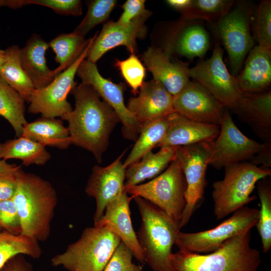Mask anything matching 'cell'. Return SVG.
I'll list each match as a JSON object with an SVG mask.
<instances>
[{"instance_id": "cell-1", "label": "cell", "mask_w": 271, "mask_h": 271, "mask_svg": "<svg viewBox=\"0 0 271 271\" xmlns=\"http://www.w3.org/2000/svg\"><path fill=\"white\" fill-rule=\"evenodd\" d=\"M71 93L75 108L61 119L68 122L72 144L91 153L100 163L108 148L110 135L119 119L90 85L81 82Z\"/></svg>"}, {"instance_id": "cell-2", "label": "cell", "mask_w": 271, "mask_h": 271, "mask_svg": "<svg viewBox=\"0 0 271 271\" xmlns=\"http://www.w3.org/2000/svg\"><path fill=\"white\" fill-rule=\"evenodd\" d=\"M13 200L20 218L22 234L38 241L47 240L58 202L52 184L39 176L22 170Z\"/></svg>"}, {"instance_id": "cell-3", "label": "cell", "mask_w": 271, "mask_h": 271, "mask_svg": "<svg viewBox=\"0 0 271 271\" xmlns=\"http://www.w3.org/2000/svg\"><path fill=\"white\" fill-rule=\"evenodd\" d=\"M248 231L225 241L206 254L179 249L171 259L172 271H257L261 262L259 251L251 245Z\"/></svg>"}, {"instance_id": "cell-4", "label": "cell", "mask_w": 271, "mask_h": 271, "mask_svg": "<svg viewBox=\"0 0 271 271\" xmlns=\"http://www.w3.org/2000/svg\"><path fill=\"white\" fill-rule=\"evenodd\" d=\"M142 222L137 237L145 263L153 271H172V248L180 231L179 222L162 209L139 196L133 198Z\"/></svg>"}, {"instance_id": "cell-5", "label": "cell", "mask_w": 271, "mask_h": 271, "mask_svg": "<svg viewBox=\"0 0 271 271\" xmlns=\"http://www.w3.org/2000/svg\"><path fill=\"white\" fill-rule=\"evenodd\" d=\"M120 242V238L106 226L87 227L76 241L53 256L51 262L69 271H103Z\"/></svg>"}, {"instance_id": "cell-6", "label": "cell", "mask_w": 271, "mask_h": 271, "mask_svg": "<svg viewBox=\"0 0 271 271\" xmlns=\"http://www.w3.org/2000/svg\"><path fill=\"white\" fill-rule=\"evenodd\" d=\"M224 177L213 184L214 213L217 219L245 206L257 198L251 195L258 181L271 175L270 169L256 166L249 162L224 168Z\"/></svg>"}, {"instance_id": "cell-7", "label": "cell", "mask_w": 271, "mask_h": 271, "mask_svg": "<svg viewBox=\"0 0 271 271\" xmlns=\"http://www.w3.org/2000/svg\"><path fill=\"white\" fill-rule=\"evenodd\" d=\"M186 183L177 157L168 168L149 182L124 186V191L140 197L159 207L180 223L186 205Z\"/></svg>"}, {"instance_id": "cell-8", "label": "cell", "mask_w": 271, "mask_h": 271, "mask_svg": "<svg viewBox=\"0 0 271 271\" xmlns=\"http://www.w3.org/2000/svg\"><path fill=\"white\" fill-rule=\"evenodd\" d=\"M253 15L249 4L241 2L212 26L227 52L232 75L235 77L254 44L250 31Z\"/></svg>"}, {"instance_id": "cell-9", "label": "cell", "mask_w": 271, "mask_h": 271, "mask_svg": "<svg viewBox=\"0 0 271 271\" xmlns=\"http://www.w3.org/2000/svg\"><path fill=\"white\" fill-rule=\"evenodd\" d=\"M258 214V209L245 206L212 229L192 233L179 231L175 244L179 249L197 253L214 251L229 238L250 231L257 222Z\"/></svg>"}, {"instance_id": "cell-10", "label": "cell", "mask_w": 271, "mask_h": 271, "mask_svg": "<svg viewBox=\"0 0 271 271\" xmlns=\"http://www.w3.org/2000/svg\"><path fill=\"white\" fill-rule=\"evenodd\" d=\"M98 34L96 32L80 57L69 68L55 76L48 85L35 89L29 101L28 111L40 114L42 117H60L69 114L73 108L67 100V96L76 85L74 81L77 69L81 62L87 58L90 48Z\"/></svg>"}, {"instance_id": "cell-11", "label": "cell", "mask_w": 271, "mask_h": 271, "mask_svg": "<svg viewBox=\"0 0 271 271\" xmlns=\"http://www.w3.org/2000/svg\"><path fill=\"white\" fill-rule=\"evenodd\" d=\"M213 142L176 147V157L181 164L186 183V205L180 221V229L189 222L203 196L206 184V169Z\"/></svg>"}, {"instance_id": "cell-12", "label": "cell", "mask_w": 271, "mask_h": 271, "mask_svg": "<svg viewBox=\"0 0 271 271\" xmlns=\"http://www.w3.org/2000/svg\"><path fill=\"white\" fill-rule=\"evenodd\" d=\"M223 52L220 44L216 43L210 58L189 68V75L224 107L232 110L243 93L236 77L229 72L223 62Z\"/></svg>"}, {"instance_id": "cell-13", "label": "cell", "mask_w": 271, "mask_h": 271, "mask_svg": "<svg viewBox=\"0 0 271 271\" xmlns=\"http://www.w3.org/2000/svg\"><path fill=\"white\" fill-rule=\"evenodd\" d=\"M76 74L81 80V82L92 86L115 112L122 124L121 130L124 138L136 141L142 126L124 103V84H115L110 79L103 77L99 72L96 63L86 58L80 64Z\"/></svg>"}, {"instance_id": "cell-14", "label": "cell", "mask_w": 271, "mask_h": 271, "mask_svg": "<svg viewBox=\"0 0 271 271\" xmlns=\"http://www.w3.org/2000/svg\"><path fill=\"white\" fill-rule=\"evenodd\" d=\"M260 143L244 135L225 110L220 131L213 142L209 165L216 169L249 162L263 148Z\"/></svg>"}, {"instance_id": "cell-15", "label": "cell", "mask_w": 271, "mask_h": 271, "mask_svg": "<svg viewBox=\"0 0 271 271\" xmlns=\"http://www.w3.org/2000/svg\"><path fill=\"white\" fill-rule=\"evenodd\" d=\"M210 46L209 35L200 22L182 17L167 29L160 48L170 58L175 55L193 59L203 57Z\"/></svg>"}, {"instance_id": "cell-16", "label": "cell", "mask_w": 271, "mask_h": 271, "mask_svg": "<svg viewBox=\"0 0 271 271\" xmlns=\"http://www.w3.org/2000/svg\"><path fill=\"white\" fill-rule=\"evenodd\" d=\"M152 14L147 10L127 24L112 21L105 23L92 44L86 59L96 63L107 51L119 46L126 47L131 54H136L138 51L137 40L146 37L148 29L145 23Z\"/></svg>"}, {"instance_id": "cell-17", "label": "cell", "mask_w": 271, "mask_h": 271, "mask_svg": "<svg viewBox=\"0 0 271 271\" xmlns=\"http://www.w3.org/2000/svg\"><path fill=\"white\" fill-rule=\"evenodd\" d=\"M173 106L175 112L190 119L219 126L226 110L206 89L191 80L174 96Z\"/></svg>"}, {"instance_id": "cell-18", "label": "cell", "mask_w": 271, "mask_h": 271, "mask_svg": "<svg viewBox=\"0 0 271 271\" xmlns=\"http://www.w3.org/2000/svg\"><path fill=\"white\" fill-rule=\"evenodd\" d=\"M123 155L107 166L95 165L92 168L85 190L96 201L94 223L103 215L107 206L124 192L126 168L121 160Z\"/></svg>"}, {"instance_id": "cell-19", "label": "cell", "mask_w": 271, "mask_h": 271, "mask_svg": "<svg viewBox=\"0 0 271 271\" xmlns=\"http://www.w3.org/2000/svg\"><path fill=\"white\" fill-rule=\"evenodd\" d=\"M173 97L163 85L153 79L144 82L139 95L129 98L127 108L142 126L175 112Z\"/></svg>"}, {"instance_id": "cell-20", "label": "cell", "mask_w": 271, "mask_h": 271, "mask_svg": "<svg viewBox=\"0 0 271 271\" xmlns=\"http://www.w3.org/2000/svg\"><path fill=\"white\" fill-rule=\"evenodd\" d=\"M133 198L124 191L107 206L104 214L94 226L108 227L120 238L138 261L145 263L143 252L130 217L129 204Z\"/></svg>"}, {"instance_id": "cell-21", "label": "cell", "mask_w": 271, "mask_h": 271, "mask_svg": "<svg viewBox=\"0 0 271 271\" xmlns=\"http://www.w3.org/2000/svg\"><path fill=\"white\" fill-rule=\"evenodd\" d=\"M142 58L153 79L161 83L173 96L179 93L190 81L189 64L172 62L171 58L160 47L148 48Z\"/></svg>"}, {"instance_id": "cell-22", "label": "cell", "mask_w": 271, "mask_h": 271, "mask_svg": "<svg viewBox=\"0 0 271 271\" xmlns=\"http://www.w3.org/2000/svg\"><path fill=\"white\" fill-rule=\"evenodd\" d=\"M263 143L271 142V91L243 93L232 109Z\"/></svg>"}, {"instance_id": "cell-23", "label": "cell", "mask_w": 271, "mask_h": 271, "mask_svg": "<svg viewBox=\"0 0 271 271\" xmlns=\"http://www.w3.org/2000/svg\"><path fill=\"white\" fill-rule=\"evenodd\" d=\"M170 126L156 147H177L213 141L220 131L219 125L195 121L175 112L170 114Z\"/></svg>"}, {"instance_id": "cell-24", "label": "cell", "mask_w": 271, "mask_h": 271, "mask_svg": "<svg viewBox=\"0 0 271 271\" xmlns=\"http://www.w3.org/2000/svg\"><path fill=\"white\" fill-rule=\"evenodd\" d=\"M236 79L242 93L265 90L271 83V49L254 47Z\"/></svg>"}, {"instance_id": "cell-25", "label": "cell", "mask_w": 271, "mask_h": 271, "mask_svg": "<svg viewBox=\"0 0 271 271\" xmlns=\"http://www.w3.org/2000/svg\"><path fill=\"white\" fill-rule=\"evenodd\" d=\"M49 47L40 35L33 34L21 49L22 66L37 90L45 87L54 78L45 57Z\"/></svg>"}, {"instance_id": "cell-26", "label": "cell", "mask_w": 271, "mask_h": 271, "mask_svg": "<svg viewBox=\"0 0 271 271\" xmlns=\"http://www.w3.org/2000/svg\"><path fill=\"white\" fill-rule=\"evenodd\" d=\"M21 136L44 146L66 150L72 144L67 127L60 119L42 117L27 122Z\"/></svg>"}, {"instance_id": "cell-27", "label": "cell", "mask_w": 271, "mask_h": 271, "mask_svg": "<svg viewBox=\"0 0 271 271\" xmlns=\"http://www.w3.org/2000/svg\"><path fill=\"white\" fill-rule=\"evenodd\" d=\"M176 147H162L149 152L126 169L125 186L136 185L160 174L176 158Z\"/></svg>"}, {"instance_id": "cell-28", "label": "cell", "mask_w": 271, "mask_h": 271, "mask_svg": "<svg viewBox=\"0 0 271 271\" xmlns=\"http://www.w3.org/2000/svg\"><path fill=\"white\" fill-rule=\"evenodd\" d=\"M50 159L45 146L23 136L0 143V160L18 159L28 166L43 165Z\"/></svg>"}, {"instance_id": "cell-29", "label": "cell", "mask_w": 271, "mask_h": 271, "mask_svg": "<svg viewBox=\"0 0 271 271\" xmlns=\"http://www.w3.org/2000/svg\"><path fill=\"white\" fill-rule=\"evenodd\" d=\"M5 50L6 60L0 69V77L29 102L35 88L22 66L21 49L13 45Z\"/></svg>"}, {"instance_id": "cell-30", "label": "cell", "mask_w": 271, "mask_h": 271, "mask_svg": "<svg viewBox=\"0 0 271 271\" xmlns=\"http://www.w3.org/2000/svg\"><path fill=\"white\" fill-rule=\"evenodd\" d=\"M89 39L73 32L61 34L49 43V46L55 53V61L59 66L52 70L53 77L69 68L86 49Z\"/></svg>"}, {"instance_id": "cell-31", "label": "cell", "mask_w": 271, "mask_h": 271, "mask_svg": "<svg viewBox=\"0 0 271 271\" xmlns=\"http://www.w3.org/2000/svg\"><path fill=\"white\" fill-rule=\"evenodd\" d=\"M170 114L143 126L132 149L123 163L125 168L139 161L160 143L170 126Z\"/></svg>"}, {"instance_id": "cell-32", "label": "cell", "mask_w": 271, "mask_h": 271, "mask_svg": "<svg viewBox=\"0 0 271 271\" xmlns=\"http://www.w3.org/2000/svg\"><path fill=\"white\" fill-rule=\"evenodd\" d=\"M25 100L0 77V116L6 119L14 129L16 137L22 134L25 117Z\"/></svg>"}, {"instance_id": "cell-33", "label": "cell", "mask_w": 271, "mask_h": 271, "mask_svg": "<svg viewBox=\"0 0 271 271\" xmlns=\"http://www.w3.org/2000/svg\"><path fill=\"white\" fill-rule=\"evenodd\" d=\"M24 254L38 258L42 254L39 241L20 234L15 235L6 231L0 232V269L12 257Z\"/></svg>"}, {"instance_id": "cell-34", "label": "cell", "mask_w": 271, "mask_h": 271, "mask_svg": "<svg viewBox=\"0 0 271 271\" xmlns=\"http://www.w3.org/2000/svg\"><path fill=\"white\" fill-rule=\"evenodd\" d=\"M267 178L259 180L256 184L260 207L255 226L261 238L264 253H267L271 247V185Z\"/></svg>"}, {"instance_id": "cell-35", "label": "cell", "mask_w": 271, "mask_h": 271, "mask_svg": "<svg viewBox=\"0 0 271 271\" xmlns=\"http://www.w3.org/2000/svg\"><path fill=\"white\" fill-rule=\"evenodd\" d=\"M234 4L232 0H193L187 20H204L213 26L229 12Z\"/></svg>"}, {"instance_id": "cell-36", "label": "cell", "mask_w": 271, "mask_h": 271, "mask_svg": "<svg viewBox=\"0 0 271 271\" xmlns=\"http://www.w3.org/2000/svg\"><path fill=\"white\" fill-rule=\"evenodd\" d=\"M116 3L115 0L89 1L85 17L73 32L85 37L94 27L108 19Z\"/></svg>"}, {"instance_id": "cell-37", "label": "cell", "mask_w": 271, "mask_h": 271, "mask_svg": "<svg viewBox=\"0 0 271 271\" xmlns=\"http://www.w3.org/2000/svg\"><path fill=\"white\" fill-rule=\"evenodd\" d=\"M115 65L132 91L136 94L143 84L146 75V69L143 63L136 54H131L125 60H117Z\"/></svg>"}, {"instance_id": "cell-38", "label": "cell", "mask_w": 271, "mask_h": 271, "mask_svg": "<svg viewBox=\"0 0 271 271\" xmlns=\"http://www.w3.org/2000/svg\"><path fill=\"white\" fill-rule=\"evenodd\" d=\"M256 10L254 31L258 45L271 49V1H261Z\"/></svg>"}, {"instance_id": "cell-39", "label": "cell", "mask_w": 271, "mask_h": 271, "mask_svg": "<svg viewBox=\"0 0 271 271\" xmlns=\"http://www.w3.org/2000/svg\"><path fill=\"white\" fill-rule=\"evenodd\" d=\"M133 254L121 241L103 271H143L141 265L132 262Z\"/></svg>"}, {"instance_id": "cell-40", "label": "cell", "mask_w": 271, "mask_h": 271, "mask_svg": "<svg viewBox=\"0 0 271 271\" xmlns=\"http://www.w3.org/2000/svg\"><path fill=\"white\" fill-rule=\"evenodd\" d=\"M0 227L13 234H22L20 218L13 199L0 201Z\"/></svg>"}, {"instance_id": "cell-41", "label": "cell", "mask_w": 271, "mask_h": 271, "mask_svg": "<svg viewBox=\"0 0 271 271\" xmlns=\"http://www.w3.org/2000/svg\"><path fill=\"white\" fill-rule=\"evenodd\" d=\"M31 5L49 8L62 15L78 16L82 14V2L79 0H31Z\"/></svg>"}, {"instance_id": "cell-42", "label": "cell", "mask_w": 271, "mask_h": 271, "mask_svg": "<svg viewBox=\"0 0 271 271\" xmlns=\"http://www.w3.org/2000/svg\"><path fill=\"white\" fill-rule=\"evenodd\" d=\"M144 0H127L122 6L123 12L117 21L122 25L129 24L146 11Z\"/></svg>"}, {"instance_id": "cell-43", "label": "cell", "mask_w": 271, "mask_h": 271, "mask_svg": "<svg viewBox=\"0 0 271 271\" xmlns=\"http://www.w3.org/2000/svg\"><path fill=\"white\" fill-rule=\"evenodd\" d=\"M22 170L0 176V201L13 199L18 187V176Z\"/></svg>"}, {"instance_id": "cell-44", "label": "cell", "mask_w": 271, "mask_h": 271, "mask_svg": "<svg viewBox=\"0 0 271 271\" xmlns=\"http://www.w3.org/2000/svg\"><path fill=\"white\" fill-rule=\"evenodd\" d=\"M24 255L22 254L15 255L0 269V271H34L32 264L27 260Z\"/></svg>"}, {"instance_id": "cell-45", "label": "cell", "mask_w": 271, "mask_h": 271, "mask_svg": "<svg viewBox=\"0 0 271 271\" xmlns=\"http://www.w3.org/2000/svg\"><path fill=\"white\" fill-rule=\"evenodd\" d=\"M262 149L249 161L251 164L264 169L271 167V142L263 143Z\"/></svg>"}, {"instance_id": "cell-46", "label": "cell", "mask_w": 271, "mask_h": 271, "mask_svg": "<svg viewBox=\"0 0 271 271\" xmlns=\"http://www.w3.org/2000/svg\"><path fill=\"white\" fill-rule=\"evenodd\" d=\"M166 3L180 13L182 18L186 19L192 8L193 0H168Z\"/></svg>"}, {"instance_id": "cell-47", "label": "cell", "mask_w": 271, "mask_h": 271, "mask_svg": "<svg viewBox=\"0 0 271 271\" xmlns=\"http://www.w3.org/2000/svg\"><path fill=\"white\" fill-rule=\"evenodd\" d=\"M22 170L20 166L10 164L6 160H0V176L17 173Z\"/></svg>"}, {"instance_id": "cell-48", "label": "cell", "mask_w": 271, "mask_h": 271, "mask_svg": "<svg viewBox=\"0 0 271 271\" xmlns=\"http://www.w3.org/2000/svg\"><path fill=\"white\" fill-rule=\"evenodd\" d=\"M29 5H31V0H0V8L18 9Z\"/></svg>"}, {"instance_id": "cell-49", "label": "cell", "mask_w": 271, "mask_h": 271, "mask_svg": "<svg viewBox=\"0 0 271 271\" xmlns=\"http://www.w3.org/2000/svg\"><path fill=\"white\" fill-rule=\"evenodd\" d=\"M6 60L5 50L0 48V69L4 65Z\"/></svg>"}, {"instance_id": "cell-50", "label": "cell", "mask_w": 271, "mask_h": 271, "mask_svg": "<svg viewBox=\"0 0 271 271\" xmlns=\"http://www.w3.org/2000/svg\"><path fill=\"white\" fill-rule=\"evenodd\" d=\"M2 232V228L0 227V232Z\"/></svg>"}]
</instances>
